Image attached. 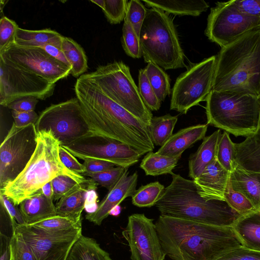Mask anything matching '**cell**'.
Returning a JSON list of instances; mask_svg holds the SVG:
<instances>
[{
	"label": "cell",
	"instance_id": "52a82bcc",
	"mask_svg": "<svg viewBox=\"0 0 260 260\" xmlns=\"http://www.w3.org/2000/svg\"><path fill=\"white\" fill-rule=\"evenodd\" d=\"M139 41L146 62H153L166 70L185 67L184 55L173 21L161 10L147 9Z\"/></svg>",
	"mask_w": 260,
	"mask_h": 260
},
{
	"label": "cell",
	"instance_id": "484cf974",
	"mask_svg": "<svg viewBox=\"0 0 260 260\" xmlns=\"http://www.w3.org/2000/svg\"><path fill=\"white\" fill-rule=\"evenodd\" d=\"M143 2L149 7L160 9L167 14L178 15L198 16L209 8L208 4L203 0H143Z\"/></svg>",
	"mask_w": 260,
	"mask_h": 260
},
{
	"label": "cell",
	"instance_id": "ab89813d",
	"mask_svg": "<svg viewBox=\"0 0 260 260\" xmlns=\"http://www.w3.org/2000/svg\"><path fill=\"white\" fill-rule=\"evenodd\" d=\"M121 42L123 48L127 55L134 58H139L143 56L139 37L131 24L125 21L122 27Z\"/></svg>",
	"mask_w": 260,
	"mask_h": 260
},
{
	"label": "cell",
	"instance_id": "f546056e",
	"mask_svg": "<svg viewBox=\"0 0 260 260\" xmlns=\"http://www.w3.org/2000/svg\"><path fill=\"white\" fill-rule=\"evenodd\" d=\"M180 158L161 155L156 152L151 151L147 153L142 159L140 167L146 175L172 174Z\"/></svg>",
	"mask_w": 260,
	"mask_h": 260
},
{
	"label": "cell",
	"instance_id": "74e56055",
	"mask_svg": "<svg viewBox=\"0 0 260 260\" xmlns=\"http://www.w3.org/2000/svg\"><path fill=\"white\" fill-rule=\"evenodd\" d=\"M138 89L145 105L150 111H157L160 107L161 102L156 96L146 74L145 69L139 70Z\"/></svg>",
	"mask_w": 260,
	"mask_h": 260
},
{
	"label": "cell",
	"instance_id": "11a10c76",
	"mask_svg": "<svg viewBox=\"0 0 260 260\" xmlns=\"http://www.w3.org/2000/svg\"><path fill=\"white\" fill-rule=\"evenodd\" d=\"M98 196L94 190L88 191L85 202V209L88 213L94 212L97 209L98 205L96 204Z\"/></svg>",
	"mask_w": 260,
	"mask_h": 260
},
{
	"label": "cell",
	"instance_id": "e575fe53",
	"mask_svg": "<svg viewBox=\"0 0 260 260\" xmlns=\"http://www.w3.org/2000/svg\"><path fill=\"white\" fill-rule=\"evenodd\" d=\"M216 159L220 165L229 172L234 169L235 143L231 140L229 134L226 132L221 134L218 141Z\"/></svg>",
	"mask_w": 260,
	"mask_h": 260
},
{
	"label": "cell",
	"instance_id": "ffe728a7",
	"mask_svg": "<svg viewBox=\"0 0 260 260\" xmlns=\"http://www.w3.org/2000/svg\"><path fill=\"white\" fill-rule=\"evenodd\" d=\"M207 128V124H200L182 128L173 134L156 152L161 155L181 157L186 149L205 137Z\"/></svg>",
	"mask_w": 260,
	"mask_h": 260
},
{
	"label": "cell",
	"instance_id": "6f0895ef",
	"mask_svg": "<svg viewBox=\"0 0 260 260\" xmlns=\"http://www.w3.org/2000/svg\"><path fill=\"white\" fill-rule=\"evenodd\" d=\"M119 206L114 207L110 212V215H116L119 213L120 210Z\"/></svg>",
	"mask_w": 260,
	"mask_h": 260
},
{
	"label": "cell",
	"instance_id": "5b68a950",
	"mask_svg": "<svg viewBox=\"0 0 260 260\" xmlns=\"http://www.w3.org/2000/svg\"><path fill=\"white\" fill-rule=\"evenodd\" d=\"M37 133V145L31 159L18 176L0 192L17 206L59 175H67L82 184L96 187L97 183L91 179L74 173L64 166L59 155L60 143L51 131Z\"/></svg>",
	"mask_w": 260,
	"mask_h": 260
},
{
	"label": "cell",
	"instance_id": "277c9868",
	"mask_svg": "<svg viewBox=\"0 0 260 260\" xmlns=\"http://www.w3.org/2000/svg\"><path fill=\"white\" fill-rule=\"evenodd\" d=\"M172 175L155 206L160 215L218 226H232L241 215L225 201L206 200L193 180Z\"/></svg>",
	"mask_w": 260,
	"mask_h": 260
},
{
	"label": "cell",
	"instance_id": "9c48e42d",
	"mask_svg": "<svg viewBox=\"0 0 260 260\" xmlns=\"http://www.w3.org/2000/svg\"><path fill=\"white\" fill-rule=\"evenodd\" d=\"M216 62L213 55L191 63L177 78L172 90L170 109L186 114L206 99L212 90Z\"/></svg>",
	"mask_w": 260,
	"mask_h": 260
},
{
	"label": "cell",
	"instance_id": "f907efd6",
	"mask_svg": "<svg viewBox=\"0 0 260 260\" xmlns=\"http://www.w3.org/2000/svg\"><path fill=\"white\" fill-rule=\"evenodd\" d=\"M12 115L14 118V123L16 127H21L30 124L36 123L39 116L35 111L19 112L12 111Z\"/></svg>",
	"mask_w": 260,
	"mask_h": 260
},
{
	"label": "cell",
	"instance_id": "9f6ffc18",
	"mask_svg": "<svg viewBox=\"0 0 260 260\" xmlns=\"http://www.w3.org/2000/svg\"><path fill=\"white\" fill-rule=\"evenodd\" d=\"M41 189L43 193L48 199L53 201V190L51 181L47 183Z\"/></svg>",
	"mask_w": 260,
	"mask_h": 260
},
{
	"label": "cell",
	"instance_id": "4dcf8cb0",
	"mask_svg": "<svg viewBox=\"0 0 260 260\" xmlns=\"http://www.w3.org/2000/svg\"><path fill=\"white\" fill-rule=\"evenodd\" d=\"M178 117L169 114L152 117L148 126L154 145L161 147L173 135Z\"/></svg>",
	"mask_w": 260,
	"mask_h": 260
},
{
	"label": "cell",
	"instance_id": "e0dca14e",
	"mask_svg": "<svg viewBox=\"0 0 260 260\" xmlns=\"http://www.w3.org/2000/svg\"><path fill=\"white\" fill-rule=\"evenodd\" d=\"M122 235L128 242L131 260H164L166 254L155 224L144 214L130 215Z\"/></svg>",
	"mask_w": 260,
	"mask_h": 260
},
{
	"label": "cell",
	"instance_id": "44dd1931",
	"mask_svg": "<svg viewBox=\"0 0 260 260\" xmlns=\"http://www.w3.org/2000/svg\"><path fill=\"white\" fill-rule=\"evenodd\" d=\"M229 181L234 190L243 194L256 210L260 209V172L247 171L236 164Z\"/></svg>",
	"mask_w": 260,
	"mask_h": 260
},
{
	"label": "cell",
	"instance_id": "8fae6325",
	"mask_svg": "<svg viewBox=\"0 0 260 260\" xmlns=\"http://www.w3.org/2000/svg\"><path fill=\"white\" fill-rule=\"evenodd\" d=\"M35 125L18 127L13 123L0 147V190L23 171L37 145Z\"/></svg>",
	"mask_w": 260,
	"mask_h": 260
},
{
	"label": "cell",
	"instance_id": "8d00e7d4",
	"mask_svg": "<svg viewBox=\"0 0 260 260\" xmlns=\"http://www.w3.org/2000/svg\"><path fill=\"white\" fill-rule=\"evenodd\" d=\"M224 199L229 206L241 216L256 210L243 194L233 189L229 180L224 193Z\"/></svg>",
	"mask_w": 260,
	"mask_h": 260
},
{
	"label": "cell",
	"instance_id": "f5cc1de1",
	"mask_svg": "<svg viewBox=\"0 0 260 260\" xmlns=\"http://www.w3.org/2000/svg\"><path fill=\"white\" fill-rule=\"evenodd\" d=\"M45 51H46L49 55L53 57L57 60L64 63L69 68H71V66L64 55L61 49H59L52 45H46L41 47Z\"/></svg>",
	"mask_w": 260,
	"mask_h": 260
},
{
	"label": "cell",
	"instance_id": "f1b7e54d",
	"mask_svg": "<svg viewBox=\"0 0 260 260\" xmlns=\"http://www.w3.org/2000/svg\"><path fill=\"white\" fill-rule=\"evenodd\" d=\"M61 50L71 66L72 76L79 78L87 71V56L79 44L70 38L62 36Z\"/></svg>",
	"mask_w": 260,
	"mask_h": 260
},
{
	"label": "cell",
	"instance_id": "83f0119b",
	"mask_svg": "<svg viewBox=\"0 0 260 260\" xmlns=\"http://www.w3.org/2000/svg\"><path fill=\"white\" fill-rule=\"evenodd\" d=\"M66 260H112L96 241L82 235L71 247Z\"/></svg>",
	"mask_w": 260,
	"mask_h": 260
},
{
	"label": "cell",
	"instance_id": "1f68e13d",
	"mask_svg": "<svg viewBox=\"0 0 260 260\" xmlns=\"http://www.w3.org/2000/svg\"><path fill=\"white\" fill-rule=\"evenodd\" d=\"M146 74L156 96L161 102L171 93L170 80L158 65L150 62L145 68Z\"/></svg>",
	"mask_w": 260,
	"mask_h": 260
},
{
	"label": "cell",
	"instance_id": "60d3db41",
	"mask_svg": "<svg viewBox=\"0 0 260 260\" xmlns=\"http://www.w3.org/2000/svg\"><path fill=\"white\" fill-rule=\"evenodd\" d=\"M10 251V260H35L31 248L22 234L15 230L12 232L11 237Z\"/></svg>",
	"mask_w": 260,
	"mask_h": 260
},
{
	"label": "cell",
	"instance_id": "6da1fadb",
	"mask_svg": "<svg viewBox=\"0 0 260 260\" xmlns=\"http://www.w3.org/2000/svg\"><path fill=\"white\" fill-rule=\"evenodd\" d=\"M91 133L126 144L143 155L154 148L149 127L80 76L74 86Z\"/></svg>",
	"mask_w": 260,
	"mask_h": 260
},
{
	"label": "cell",
	"instance_id": "f35d334b",
	"mask_svg": "<svg viewBox=\"0 0 260 260\" xmlns=\"http://www.w3.org/2000/svg\"><path fill=\"white\" fill-rule=\"evenodd\" d=\"M126 169L127 168L116 166L101 172L84 173L82 175L90 177L98 185L106 188L109 191L118 182Z\"/></svg>",
	"mask_w": 260,
	"mask_h": 260
},
{
	"label": "cell",
	"instance_id": "7bdbcfd3",
	"mask_svg": "<svg viewBox=\"0 0 260 260\" xmlns=\"http://www.w3.org/2000/svg\"><path fill=\"white\" fill-rule=\"evenodd\" d=\"M127 3L126 0H105L102 10L111 24H118L125 19Z\"/></svg>",
	"mask_w": 260,
	"mask_h": 260
},
{
	"label": "cell",
	"instance_id": "603a6c76",
	"mask_svg": "<svg viewBox=\"0 0 260 260\" xmlns=\"http://www.w3.org/2000/svg\"><path fill=\"white\" fill-rule=\"evenodd\" d=\"M232 228L243 247L260 251V209L241 216Z\"/></svg>",
	"mask_w": 260,
	"mask_h": 260
},
{
	"label": "cell",
	"instance_id": "816d5d0a",
	"mask_svg": "<svg viewBox=\"0 0 260 260\" xmlns=\"http://www.w3.org/2000/svg\"><path fill=\"white\" fill-rule=\"evenodd\" d=\"M242 12L258 18L260 20V0H234Z\"/></svg>",
	"mask_w": 260,
	"mask_h": 260
},
{
	"label": "cell",
	"instance_id": "f6af8a7d",
	"mask_svg": "<svg viewBox=\"0 0 260 260\" xmlns=\"http://www.w3.org/2000/svg\"><path fill=\"white\" fill-rule=\"evenodd\" d=\"M216 260H260V251L241 246L226 252Z\"/></svg>",
	"mask_w": 260,
	"mask_h": 260
},
{
	"label": "cell",
	"instance_id": "d6986e66",
	"mask_svg": "<svg viewBox=\"0 0 260 260\" xmlns=\"http://www.w3.org/2000/svg\"><path fill=\"white\" fill-rule=\"evenodd\" d=\"M230 172L223 168L216 157L198 177L192 180L199 194L206 200L225 201L224 193Z\"/></svg>",
	"mask_w": 260,
	"mask_h": 260
},
{
	"label": "cell",
	"instance_id": "7a4b0ae2",
	"mask_svg": "<svg viewBox=\"0 0 260 260\" xmlns=\"http://www.w3.org/2000/svg\"><path fill=\"white\" fill-rule=\"evenodd\" d=\"M155 226L172 260H216L242 246L232 226L223 227L160 215Z\"/></svg>",
	"mask_w": 260,
	"mask_h": 260
},
{
	"label": "cell",
	"instance_id": "5bb4252c",
	"mask_svg": "<svg viewBox=\"0 0 260 260\" xmlns=\"http://www.w3.org/2000/svg\"><path fill=\"white\" fill-rule=\"evenodd\" d=\"M63 147L75 157L82 160L101 159L124 168L137 163L143 155L126 144L91 133Z\"/></svg>",
	"mask_w": 260,
	"mask_h": 260
},
{
	"label": "cell",
	"instance_id": "836d02e7",
	"mask_svg": "<svg viewBox=\"0 0 260 260\" xmlns=\"http://www.w3.org/2000/svg\"><path fill=\"white\" fill-rule=\"evenodd\" d=\"M47 232H60L82 229L81 219L56 215L31 224Z\"/></svg>",
	"mask_w": 260,
	"mask_h": 260
},
{
	"label": "cell",
	"instance_id": "3957f363",
	"mask_svg": "<svg viewBox=\"0 0 260 260\" xmlns=\"http://www.w3.org/2000/svg\"><path fill=\"white\" fill-rule=\"evenodd\" d=\"M212 90L260 93V28L251 30L221 48Z\"/></svg>",
	"mask_w": 260,
	"mask_h": 260
},
{
	"label": "cell",
	"instance_id": "680465c9",
	"mask_svg": "<svg viewBox=\"0 0 260 260\" xmlns=\"http://www.w3.org/2000/svg\"><path fill=\"white\" fill-rule=\"evenodd\" d=\"M91 2L95 4L100 6L102 9L103 8L104 5L105 0H96V1H90Z\"/></svg>",
	"mask_w": 260,
	"mask_h": 260
},
{
	"label": "cell",
	"instance_id": "cb8c5ba5",
	"mask_svg": "<svg viewBox=\"0 0 260 260\" xmlns=\"http://www.w3.org/2000/svg\"><path fill=\"white\" fill-rule=\"evenodd\" d=\"M218 129L211 135L205 137L197 151L192 154L188 160L189 176L194 179L215 158L217 147L221 135Z\"/></svg>",
	"mask_w": 260,
	"mask_h": 260
},
{
	"label": "cell",
	"instance_id": "bcb514c9",
	"mask_svg": "<svg viewBox=\"0 0 260 260\" xmlns=\"http://www.w3.org/2000/svg\"><path fill=\"white\" fill-rule=\"evenodd\" d=\"M1 204L5 208L10 217L12 232L15 231L17 224H25L23 216L17 206H15L12 201L3 193L0 192Z\"/></svg>",
	"mask_w": 260,
	"mask_h": 260
},
{
	"label": "cell",
	"instance_id": "2e32d148",
	"mask_svg": "<svg viewBox=\"0 0 260 260\" xmlns=\"http://www.w3.org/2000/svg\"><path fill=\"white\" fill-rule=\"evenodd\" d=\"M15 231L22 234L35 260H66L71 247L82 235V229L52 232L25 224H17Z\"/></svg>",
	"mask_w": 260,
	"mask_h": 260
},
{
	"label": "cell",
	"instance_id": "b9f144b4",
	"mask_svg": "<svg viewBox=\"0 0 260 260\" xmlns=\"http://www.w3.org/2000/svg\"><path fill=\"white\" fill-rule=\"evenodd\" d=\"M147 10L140 1L131 0L127 3L124 21L131 24L139 37Z\"/></svg>",
	"mask_w": 260,
	"mask_h": 260
},
{
	"label": "cell",
	"instance_id": "7dc6e473",
	"mask_svg": "<svg viewBox=\"0 0 260 260\" xmlns=\"http://www.w3.org/2000/svg\"><path fill=\"white\" fill-rule=\"evenodd\" d=\"M59 155L62 163L71 171L81 175L86 172L83 164L80 163L74 155L60 145Z\"/></svg>",
	"mask_w": 260,
	"mask_h": 260
},
{
	"label": "cell",
	"instance_id": "d6a6232c",
	"mask_svg": "<svg viewBox=\"0 0 260 260\" xmlns=\"http://www.w3.org/2000/svg\"><path fill=\"white\" fill-rule=\"evenodd\" d=\"M165 188L158 181L142 185L132 197V204L139 207L154 206L161 197Z\"/></svg>",
	"mask_w": 260,
	"mask_h": 260
},
{
	"label": "cell",
	"instance_id": "db71d44e",
	"mask_svg": "<svg viewBox=\"0 0 260 260\" xmlns=\"http://www.w3.org/2000/svg\"><path fill=\"white\" fill-rule=\"evenodd\" d=\"M10 240L11 237L10 238L1 232L0 260H10L11 254Z\"/></svg>",
	"mask_w": 260,
	"mask_h": 260
},
{
	"label": "cell",
	"instance_id": "ee69618b",
	"mask_svg": "<svg viewBox=\"0 0 260 260\" xmlns=\"http://www.w3.org/2000/svg\"><path fill=\"white\" fill-rule=\"evenodd\" d=\"M16 23L6 16L0 20V51L12 42H14L16 31L18 28Z\"/></svg>",
	"mask_w": 260,
	"mask_h": 260
},
{
	"label": "cell",
	"instance_id": "d590c367",
	"mask_svg": "<svg viewBox=\"0 0 260 260\" xmlns=\"http://www.w3.org/2000/svg\"><path fill=\"white\" fill-rule=\"evenodd\" d=\"M51 181L53 190V201L59 200L82 186L88 187L92 190H94L97 187L82 184L67 175H59Z\"/></svg>",
	"mask_w": 260,
	"mask_h": 260
},
{
	"label": "cell",
	"instance_id": "d4e9b609",
	"mask_svg": "<svg viewBox=\"0 0 260 260\" xmlns=\"http://www.w3.org/2000/svg\"><path fill=\"white\" fill-rule=\"evenodd\" d=\"M62 37V36L58 32L50 28L34 30L18 27L14 43L25 47H41L50 45L61 49Z\"/></svg>",
	"mask_w": 260,
	"mask_h": 260
},
{
	"label": "cell",
	"instance_id": "8992f818",
	"mask_svg": "<svg viewBox=\"0 0 260 260\" xmlns=\"http://www.w3.org/2000/svg\"><path fill=\"white\" fill-rule=\"evenodd\" d=\"M206 102L207 124L235 136L247 137L257 131L260 117L258 96L211 90Z\"/></svg>",
	"mask_w": 260,
	"mask_h": 260
},
{
	"label": "cell",
	"instance_id": "30bf717a",
	"mask_svg": "<svg viewBox=\"0 0 260 260\" xmlns=\"http://www.w3.org/2000/svg\"><path fill=\"white\" fill-rule=\"evenodd\" d=\"M35 125L37 132L51 131L62 147L91 133L76 97L46 108Z\"/></svg>",
	"mask_w": 260,
	"mask_h": 260
},
{
	"label": "cell",
	"instance_id": "ac0fdd59",
	"mask_svg": "<svg viewBox=\"0 0 260 260\" xmlns=\"http://www.w3.org/2000/svg\"><path fill=\"white\" fill-rule=\"evenodd\" d=\"M137 172L128 175V169L115 185L105 196L98 205L96 210L92 213H87L86 219L96 225H101L102 221L110 215L114 207L126 198L132 197L135 194L138 182Z\"/></svg>",
	"mask_w": 260,
	"mask_h": 260
},
{
	"label": "cell",
	"instance_id": "4316f807",
	"mask_svg": "<svg viewBox=\"0 0 260 260\" xmlns=\"http://www.w3.org/2000/svg\"><path fill=\"white\" fill-rule=\"evenodd\" d=\"M90 190L88 187L82 186L61 198L55 205L56 215L81 219L88 191Z\"/></svg>",
	"mask_w": 260,
	"mask_h": 260
},
{
	"label": "cell",
	"instance_id": "7c38bea8",
	"mask_svg": "<svg viewBox=\"0 0 260 260\" xmlns=\"http://www.w3.org/2000/svg\"><path fill=\"white\" fill-rule=\"evenodd\" d=\"M259 28V19L241 11L234 0H231L217 2L211 9L205 34L210 41L222 48Z\"/></svg>",
	"mask_w": 260,
	"mask_h": 260
},
{
	"label": "cell",
	"instance_id": "9a60e30c",
	"mask_svg": "<svg viewBox=\"0 0 260 260\" xmlns=\"http://www.w3.org/2000/svg\"><path fill=\"white\" fill-rule=\"evenodd\" d=\"M55 84L0 59V104L4 107L22 98L45 100L52 96Z\"/></svg>",
	"mask_w": 260,
	"mask_h": 260
},
{
	"label": "cell",
	"instance_id": "7402d4cb",
	"mask_svg": "<svg viewBox=\"0 0 260 260\" xmlns=\"http://www.w3.org/2000/svg\"><path fill=\"white\" fill-rule=\"evenodd\" d=\"M19 210L25 224L31 225L56 215L53 201L48 199L41 189L36 193L22 201Z\"/></svg>",
	"mask_w": 260,
	"mask_h": 260
},
{
	"label": "cell",
	"instance_id": "4fadbf2b",
	"mask_svg": "<svg viewBox=\"0 0 260 260\" xmlns=\"http://www.w3.org/2000/svg\"><path fill=\"white\" fill-rule=\"evenodd\" d=\"M0 59L6 64L36 74L52 83L71 74V68L40 47L21 46L13 42L0 51Z\"/></svg>",
	"mask_w": 260,
	"mask_h": 260
},
{
	"label": "cell",
	"instance_id": "c3c4849f",
	"mask_svg": "<svg viewBox=\"0 0 260 260\" xmlns=\"http://www.w3.org/2000/svg\"><path fill=\"white\" fill-rule=\"evenodd\" d=\"M83 164L85 167V173H96L101 172L116 167L113 162L98 159L85 158Z\"/></svg>",
	"mask_w": 260,
	"mask_h": 260
},
{
	"label": "cell",
	"instance_id": "ba28073f",
	"mask_svg": "<svg viewBox=\"0 0 260 260\" xmlns=\"http://www.w3.org/2000/svg\"><path fill=\"white\" fill-rule=\"evenodd\" d=\"M110 99L149 126L152 118L131 74L122 61L99 66L94 72L81 76Z\"/></svg>",
	"mask_w": 260,
	"mask_h": 260
},
{
	"label": "cell",
	"instance_id": "681fc988",
	"mask_svg": "<svg viewBox=\"0 0 260 260\" xmlns=\"http://www.w3.org/2000/svg\"><path fill=\"white\" fill-rule=\"evenodd\" d=\"M38 102L39 100L33 96L24 97L11 103L7 107L19 112L32 111L35 109Z\"/></svg>",
	"mask_w": 260,
	"mask_h": 260
}]
</instances>
